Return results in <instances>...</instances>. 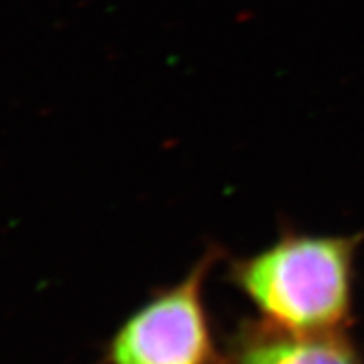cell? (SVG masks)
I'll use <instances>...</instances> for the list:
<instances>
[{
	"label": "cell",
	"instance_id": "cell-1",
	"mask_svg": "<svg viewBox=\"0 0 364 364\" xmlns=\"http://www.w3.org/2000/svg\"><path fill=\"white\" fill-rule=\"evenodd\" d=\"M359 237L285 231L231 264V282L268 323L294 333H337L351 309Z\"/></svg>",
	"mask_w": 364,
	"mask_h": 364
},
{
	"label": "cell",
	"instance_id": "cell-2",
	"mask_svg": "<svg viewBox=\"0 0 364 364\" xmlns=\"http://www.w3.org/2000/svg\"><path fill=\"white\" fill-rule=\"evenodd\" d=\"M218 252L209 250L180 283L157 292L111 338V364H211V328L203 287Z\"/></svg>",
	"mask_w": 364,
	"mask_h": 364
},
{
	"label": "cell",
	"instance_id": "cell-3",
	"mask_svg": "<svg viewBox=\"0 0 364 364\" xmlns=\"http://www.w3.org/2000/svg\"><path fill=\"white\" fill-rule=\"evenodd\" d=\"M233 364H360L341 333H294L248 328L237 344Z\"/></svg>",
	"mask_w": 364,
	"mask_h": 364
}]
</instances>
